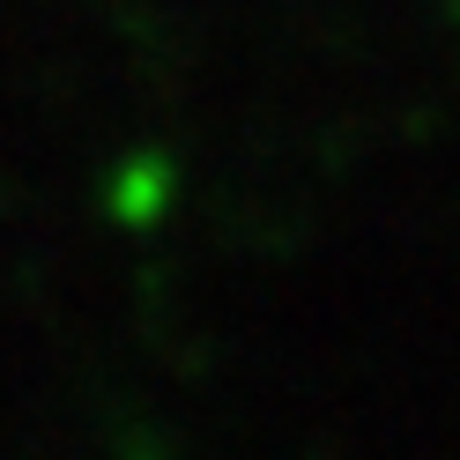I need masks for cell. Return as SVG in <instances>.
<instances>
[{"mask_svg":"<svg viewBox=\"0 0 460 460\" xmlns=\"http://www.w3.org/2000/svg\"><path fill=\"white\" fill-rule=\"evenodd\" d=\"M171 186H179V179H171L164 156H134V164L111 171V216H119V223H164Z\"/></svg>","mask_w":460,"mask_h":460,"instance_id":"cell-1","label":"cell"}]
</instances>
